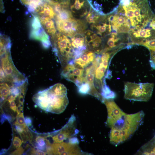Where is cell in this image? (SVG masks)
Here are the masks:
<instances>
[{"instance_id": "37", "label": "cell", "mask_w": 155, "mask_h": 155, "mask_svg": "<svg viewBox=\"0 0 155 155\" xmlns=\"http://www.w3.org/2000/svg\"><path fill=\"white\" fill-rule=\"evenodd\" d=\"M24 149L20 146L16 150L13 152L11 154V155H21L24 152Z\"/></svg>"}, {"instance_id": "8", "label": "cell", "mask_w": 155, "mask_h": 155, "mask_svg": "<svg viewBox=\"0 0 155 155\" xmlns=\"http://www.w3.org/2000/svg\"><path fill=\"white\" fill-rule=\"evenodd\" d=\"M101 55L100 62L96 68L94 75V86L101 94L102 88L106 83L105 79L108 71V68L112 57L115 54L112 50L104 52Z\"/></svg>"}, {"instance_id": "15", "label": "cell", "mask_w": 155, "mask_h": 155, "mask_svg": "<svg viewBox=\"0 0 155 155\" xmlns=\"http://www.w3.org/2000/svg\"><path fill=\"white\" fill-rule=\"evenodd\" d=\"M78 144L70 142H62L52 143L51 146L53 155H84L87 154L80 149Z\"/></svg>"}, {"instance_id": "18", "label": "cell", "mask_w": 155, "mask_h": 155, "mask_svg": "<svg viewBox=\"0 0 155 155\" xmlns=\"http://www.w3.org/2000/svg\"><path fill=\"white\" fill-rule=\"evenodd\" d=\"M152 30L149 28H131L128 33L130 42L128 43L127 45H140L146 40L155 38H152Z\"/></svg>"}, {"instance_id": "10", "label": "cell", "mask_w": 155, "mask_h": 155, "mask_svg": "<svg viewBox=\"0 0 155 155\" xmlns=\"http://www.w3.org/2000/svg\"><path fill=\"white\" fill-rule=\"evenodd\" d=\"M100 54L96 55L95 59L91 64L86 68L84 72V81L88 83L90 86V95L96 98L102 102L103 98L101 94L96 88L94 84L95 71L100 62Z\"/></svg>"}, {"instance_id": "32", "label": "cell", "mask_w": 155, "mask_h": 155, "mask_svg": "<svg viewBox=\"0 0 155 155\" xmlns=\"http://www.w3.org/2000/svg\"><path fill=\"white\" fill-rule=\"evenodd\" d=\"M78 92L80 94L90 95L91 88L89 84L88 83L84 82L78 87Z\"/></svg>"}, {"instance_id": "16", "label": "cell", "mask_w": 155, "mask_h": 155, "mask_svg": "<svg viewBox=\"0 0 155 155\" xmlns=\"http://www.w3.org/2000/svg\"><path fill=\"white\" fill-rule=\"evenodd\" d=\"M102 102L105 104L107 109L108 116L106 124L110 128L125 113L119 107L113 99H104Z\"/></svg>"}, {"instance_id": "40", "label": "cell", "mask_w": 155, "mask_h": 155, "mask_svg": "<svg viewBox=\"0 0 155 155\" xmlns=\"http://www.w3.org/2000/svg\"><path fill=\"white\" fill-rule=\"evenodd\" d=\"M25 121L27 126L30 127L32 125V120L30 117H26L25 118Z\"/></svg>"}, {"instance_id": "26", "label": "cell", "mask_w": 155, "mask_h": 155, "mask_svg": "<svg viewBox=\"0 0 155 155\" xmlns=\"http://www.w3.org/2000/svg\"><path fill=\"white\" fill-rule=\"evenodd\" d=\"M101 16L92 8L86 17V21L91 25L94 24L98 20Z\"/></svg>"}, {"instance_id": "39", "label": "cell", "mask_w": 155, "mask_h": 155, "mask_svg": "<svg viewBox=\"0 0 155 155\" xmlns=\"http://www.w3.org/2000/svg\"><path fill=\"white\" fill-rule=\"evenodd\" d=\"M150 26L151 27L152 29L155 30V15H153L151 20Z\"/></svg>"}, {"instance_id": "11", "label": "cell", "mask_w": 155, "mask_h": 155, "mask_svg": "<svg viewBox=\"0 0 155 155\" xmlns=\"http://www.w3.org/2000/svg\"><path fill=\"white\" fill-rule=\"evenodd\" d=\"M75 122V117L72 115L67 123L56 132V134L52 137L53 143L62 142L75 136L79 132L76 128Z\"/></svg>"}, {"instance_id": "27", "label": "cell", "mask_w": 155, "mask_h": 155, "mask_svg": "<svg viewBox=\"0 0 155 155\" xmlns=\"http://www.w3.org/2000/svg\"><path fill=\"white\" fill-rule=\"evenodd\" d=\"M101 94L103 100L104 99H113L116 97L115 92L111 90L106 83L102 88Z\"/></svg>"}, {"instance_id": "24", "label": "cell", "mask_w": 155, "mask_h": 155, "mask_svg": "<svg viewBox=\"0 0 155 155\" xmlns=\"http://www.w3.org/2000/svg\"><path fill=\"white\" fill-rule=\"evenodd\" d=\"M138 155H155V135L142 146L136 153Z\"/></svg>"}, {"instance_id": "7", "label": "cell", "mask_w": 155, "mask_h": 155, "mask_svg": "<svg viewBox=\"0 0 155 155\" xmlns=\"http://www.w3.org/2000/svg\"><path fill=\"white\" fill-rule=\"evenodd\" d=\"M55 21L59 32L71 38L77 34H84L87 28L84 21L74 18L64 20H55Z\"/></svg>"}, {"instance_id": "20", "label": "cell", "mask_w": 155, "mask_h": 155, "mask_svg": "<svg viewBox=\"0 0 155 155\" xmlns=\"http://www.w3.org/2000/svg\"><path fill=\"white\" fill-rule=\"evenodd\" d=\"M96 53L86 50L84 51L80 57L74 59V65L80 68L84 69L92 63L96 57Z\"/></svg>"}, {"instance_id": "36", "label": "cell", "mask_w": 155, "mask_h": 155, "mask_svg": "<svg viewBox=\"0 0 155 155\" xmlns=\"http://www.w3.org/2000/svg\"><path fill=\"white\" fill-rule=\"evenodd\" d=\"M151 67L155 69V52L150 53V61Z\"/></svg>"}, {"instance_id": "30", "label": "cell", "mask_w": 155, "mask_h": 155, "mask_svg": "<svg viewBox=\"0 0 155 155\" xmlns=\"http://www.w3.org/2000/svg\"><path fill=\"white\" fill-rule=\"evenodd\" d=\"M140 45L147 48L150 53L155 52V38L146 40Z\"/></svg>"}, {"instance_id": "29", "label": "cell", "mask_w": 155, "mask_h": 155, "mask_svg": "<svg viewBox=\"0 0 155 155\" xmlns=\"http://www.w3.org/2000/svg\"><path fill=\"white\" fill-rule=\"evenodd\" d=\"M47 139L45 137L38 136L35 139L36 146L38 149L42 151L46 150Z\"/></svg>"}, {"instance_id": "5", "label": "cell", "mask_w": 155, "mask_h": 155, "mask_svg": "<svg viewBox=\"0 0 155 155\" xmlns=\"http://www.w3.org/2000/svg\"><path fill=\"white\" fill-rule=\"evenodd\" d=\"M68 37L58 32L50 38L53 51L63 67L74 60V49Z\"/></svg>"}, {"instance_id": "23", "label": "cell", "mask_w": 155, "mask_h": 155, "mask_svg": "<svg viewBox=\"0 0 155 155\" xmlns=\"http://www.w3.org/2000/svg\"><path fill=\"white\" fill-rule=\"evenodd\" d=\"M71 42L74 51H84L87 50L85 44L84 34H77L71 38Z\"/></svg>"}, {"instance_id": "19", "label": "cell", "mask_w": 155, "mask_h": 155, "mask_svg": "<svg viewBox=\"0 0 155 155\" xmlns=\"http://www.w3.org/2000/svg\"><path fill=\"white\" fill-rule=\"evenodd\" d=\"M92 30L103 38L111 34L112 29L106 15H101L95 24L91 25Z\"/></svg>"}, {"instance_id": "4", "label": "cell", "mask_w": 155, "mask_h": 155, "mask_svg": "<svg viewBox=\"0 0 155 155\" xmlns=\"http://www.w3.org/2000/svg\"><path fill=\"white\" fill-rule=\"evenodd\" d=\"M11 42L6 35L0 36V82L18 83L27 79L14 65L11 57Z\"/></svg>"}, {"instance_id": "33", "label": "cell", "mask_w": 155, "mask_h": 155, "mask_svg": "<svg viewBox=\"0 0 155 155\" xmlns=\"http://www.w3.org/2000/svg\"><path fill=\"white\" fill-rule=\"evenodd\" d=\"M16 119L14 124H17L22 127L23 129H25L27 126L25 123L23 113L18 111L17 112Z\"/></svg>"}, {"instance_id": "2", "label": "cell", "mask_w": 155, "mask_h": 155, "mask_svg": "<svg viewBox=\"0 0 155 155\" xmlns=\"http://www.w3.org/2000/svg\"><path fill=\"white\" fill-rule=\"evenodd\" d=\"M114 10L117 13L126 17L133 28H145L153 16L148 0H119Z\"/></svg>"}, {"instance_id": "1", "label": "cell", "mask_w": 155, "mask_h": 155, "mask_svg": "<svg viewBox=\"0 0 155 155\" xmlns=\"http://www.w3.org/2000/svg\"><path fill=\"white\" fill-rule=\"evenodd\" d=\"M32 100L43 110L57 114L63 112L69 103L66 88L61 83L38 92L33 96Z\"/></svg>"}, {"instance_id": "34", "label": "cell", "mask_w": 155, "mask_h": 155, "mask_svg": "<svg viewBox=\"0 0 155 155\" xmlns=\"http://www.w3.org/2000/svg\"><path fill=\"white\" fill-rule=\"evenodd\" d=\"M22 142V140L18 137L15 136L13 140V145L14 148L17 149L21 146Z\"/></svg>"}, {"instance_id": "21", "label": "cell", "mask_w": 155, "mask_h": 155, "mask_svg": "<svg viewBox=\"0 0 155 155\" xmlns=\"http://www.w3.org/2000/svg\"><path fill=\"white\" fill-rule=\"evenodd\" d=\"M33 14L55 19L56 14L54 9L48 0H44L36 9Z\"/></svg>"}, {"instance_id": "13", "label": "cell", "mask_w": 155, "mask_h": 155, "mask_svg": "<svg viewBox=\"0 0 155 155\" xmlns=\"http://www.w3.org/2000/svg\"><path fill=\"white\" fill-rule=\"evenodd\" d=\"M111 25L112 30L117 33H129L131 29V24L125 16L113 12L106 15Z\"/></svg>"}, {"instance_id": "35", "label": "cell", "mask_w": 155, "mask_h": 155, "mask_svg": "<svg viewBox=\"0 0 155 155\" xmlns=\"http://www.w3.org/2000/svg\"><path fill=\"white\" fill-rule=\"evenodd\" d=\"M30 154L32 155H46V153L38 149L32 148L30 151Z\"/></svg>"}, {"instance_id": "3", "label": "cell", "mask_w": 155, "mask_h": 155, "mask_svg": "<svg viewBox=\"0 0 155 155\" xmlns=\"http://www.w3.org/2000/svg\"><path fill=\"white\" fill-rule=\"evenodd\" d=\"M142 111L135 113H125L111 128L110 143L117 146L129 139L142 124L144 117Z\"/></svg>"}, {"instance_id": "28", "label": "cell", "mask_w": 155, "mask_h": 155, "mask_svg": "<svg viewBox=\"0 0 155 155\" xmlns=\"http://www.w3.org/2000/svg\"><path fill=\"white\" fill-rule=\"evenodd\" d=\"M74 18L69 8L63 10L56 14L55 20H64Z\"/></svg>"}, {"instance_id": "17", "label": "cell", "mask_w": 155, "mask_h": 155, "mask_svg": "<svg viewBox=\"0 0 155 155\" xmlns=\"http://www.w3.org/2000/svg\"><path fill=\"white\" fill-rule=\"evenodd\" d=\"M69 7L73 17L78 19L86 17L92 8L88 0H70Z\"/></svg>"}, {"instance_id": "6", "label": "cell", "mask_w": 155, "mask_h": 155, "mask_svg": "<svg viewBox=\"0 0 155 155\" xmlns=\"http://www.w3.org/2000/svg\"><path fill=\"white\" fill-rule=\"evenodd\" d=\"M154 85L151 83L125 82L124 85V98L133 101H147L151 97Z\"/></svg>"}, {"instance_id": "38", "label": "cell", "mask_w": 155, "mask_h": 155, "mask_svg": "<svg viewBox=\"0 0 155 155\" xmlns=\"http://www.w3.org/2000/svg\"><path fill=\"white\" fill-rule=\"evenodd\" d=\"M14 125L16 130L19 134L21 133L24 130V129L20 126L16 124H14Z\"/></svg>"}, {"instance_id": "22", "label": "cell", "mask_w": 155, "mask_h": 155, "mask_svg": "<svg viewBox=\"0 0 155 155\" xmlns=\"http://www.w3.org/2000/svg\"><path fill=\"white\" fill-rule=\"evenodd\" d=\"M36 16L39 18L42 27L47 34L51 37L55 36L57 33V29L54 20L48 17Z\"/></svg>"}, {"instance_id": "25", "label": "cell", "mask_w": 155, "mask_h": 155, "mask_svg": "<svg viewBox=\"0 0 155 155\" xmlns=\"http://www.w3.org/2000/svg\"><path fill=\"white\" fill-rule=\"evenodd\" d=\"M44 0H20L22 4L28 7V10L33 13L36 9Z\"/></svg>"}, {"instance_id": "14", "label": "cell", "mask_w": 155, "mask_h": 155, "mask_svg": "<svg viewBox=\"0 0 155 155\" xmlns=\"http://www.w3.org/2000/svg\"><path fill=\"white\" fill-rule=\"evenodd\" d=\"M84 36L87 50L97 54H100L102 52L104 44L102 37L90 30L86 31Z\"/></svg>"}, {"instance_id": "9", "label": "cell", "mask_w": 155, "mask_h": 155, "mask_svg": "<svg viewBox=\"0 0 155 155\" xmlns=\"http://www.w3.org/2000/svg\"><path fill=\"white\" fill-rule=\"evenodd\" d=\"M31 21L30 38L40 41L45 48H49L51 43L49 36L42 27L37 16L33 14Z\"/></svg>"}, {"instance_id": "12", "label": "cell", "mask_w": 155, "mask_h": 155, "mask_svg": "<svg viewBox=\"0 0 155 155\" xmlns=\"http://www.w3.org/2000/svg\"><path fill=\"white\" fill-rule=\"evenodd\" d=\"M84 69L80 68L74 64H67L63 67L61 73L62 77L74 83L78 87L84 82Z\"/></svg>"}, {"instance_id": "31", "label": "cell", "mask_w": 155, "mask_h": 155, "mask_svg": "<svg viewBox=\"0 0 155 155\" xmlns=\"http://www.w3.org/2000/svg\"><path fill=\"white\" fill-rule=\"evenodd\" d=\"M19 134L23 142H25L28 141L31 142L32 140V135L27 127L24 129L22 132Z\"/></svg>"}]
</instances>
